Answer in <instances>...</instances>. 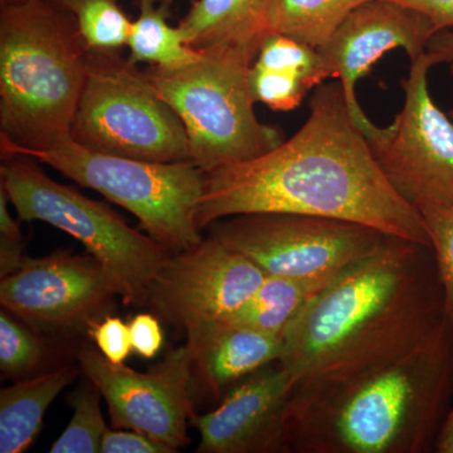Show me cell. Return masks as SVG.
<instances>
[{"mask_svg":"<svg viewBox=\"0 0 453 453\" xmlns=\"http://www.w3.org/2000/svg\"><path fill=\"white\" fill-rule=\"evenodd\" d=\"M309 107L308 120L288 142L205 173L199 228L240 214H305L431 246L421 213L381 172L340 82L316 88Z\"/></svg>","mask_w":453,"mask_h":453,"instance_id":"obj_1","label":"cell"},{"mask_svg":"<svg viewBox=\"0 0 453 453\" xmlns=\"http://www.w3.org/2000/svg\"><path fill=\"white\" fill-rule=\"evenodd\" d=\"M445 320L432 247L387 235L288 327L279 363L297 383L342 380L407 356Z\"/></svg>","mask_w":453,"mask_h":453,"instance_id":"obj_2","label":"cell"},{"mask_svg":"<svg viewBox=\"0 0 453 453\" xmlns=\"http://www.w3.org/2000/svg\"><path fill=\"white\" fill-rule=\"evenodd\" d=\"M453 403V325L395 362L297 383L285 453H431Z\"/></svg>","mask_w":453,"mask_h":453,"instance_id":"obj_3","label":"cell"},{"mask_svg":"<svg viewBox=\"0 0 453 453\" xmlns=\"http://www.w3.org/2000/svg\"><path fill=\"white\" fill-rule=\"evenodd\" d=\"M0 7V146L50 148L71 138L88 47L58 0Z\"/></svg>","mask_w":453,"mask_h":453,"instance_id":"obj_4","label":"cell"},{"mask_svg":"<svg viewBox=\"0 0 453 453\" xmlns=\"http://www.w3.org/2000/svg\"><path fill=\"white\" fill-rule=\"evenodd\" d=\"M198 50L190 64L144 71L183 122L192 162L211 173L281 144V130L259 121L253 109L250 71L256 57L228 47Z\"/></svg>","mask_w":453,"mask_h":453,"instance_id":"obj_5","label":"cell"},{"mask_svg":"<svg viewBox=\"0 0 453 453\" xmlns=\"http://www.w3.org/2000/svg\"><path fill=\"white\" fill-rule=\"evenodd\" d=\"M3 157H27L95 190L138 219L140 228L173 253L202 242L198 205L205 173L193 162L157 163L89 150L65 140L47 149L0 146Z\"/></svg>","mask_w":453,"mask_h":453,"instance_id":"obj_6","label":"cell"},{"mask_svg":"<svg viewBox=\"0 0 453 453\" xmlns=\"http://www.w3.org/2000/svg\"><path fill=\"white\" fill-rule=\"evenodd\" d=\"M4 159L0 188L19 219L41 220L70 234L109 271L124 305H146L155 277L173 252L127 225L105 203L50 179L31 157Z\"/></svg>","mask_w":453,"mask_h":453,"instance_id":"obj_7","label":"cell"},{"mask_svg":"<svg viewBox=\"0 0 453 453\" xmlns=\"http://www.w3.org/2000/svg\"><path fill=\"white\" fill-rule=\"evenodd\" d=\"M71 139L98 153L157 163L192 162L183 122L145 73L118 52L88 50Z\"/></svg>","mask_w":453,"mask_h":453,"instance_id":"obj_8","label":"cell"},{"mask_svg":"<svg viewBox=\"0 0 453 453\" xmlns=\"http://www.w3.org/2000/svg\"><path fill=\"white\" fill-rule=\"evenodd\" d=\"M210 234L266 276H335L386 241L378 229L348 220L292 213H250L211 223Z\"/></svg>","mask_w":453,"mask_h":453,"instance_id":"obj_9","label":"cell"},{"mask_svg":"<svg viewBox=\"0 0 453 453\" xmlns=\"http://www.w3.org/2000/svg\"><path fill=\"white\" fill-rule=\"evenodd\" d=\"M427 53L411 61L402 80L404 105L392 125L366 136L389 183L418 208L427 203L453 205V120L434 103Z\"/></svg>","mask_w":453,"mask_h":453,"instance_id":"obj_10","label":"cell"},{"mask_svg":"<svg viewBox=\"0 0 453 453\" xmlns=\"http://www.w3.org/2000/svg\"><path fill=\"white\" fill-rule=\"evenodd\" d=\"M116 296L115 280L89 253L28 257L0 281L2 309L42 335L88 334Z\"/></svg>","mask_w":453,"mask_h":453,"instance_id":"obj_11","label":"cell"},{"mask_svg":"<svg viewBox=\"0 0 453 453\" xmlns=\"http://www.w3.org/2000/svg\"><path fill=\"white\" fill-rule=\"evenodd\" d=\"M77 360L82 374L105 398L112 428L140 432L174 452L189 445L188 422L196 414L189 395L192 353L187 344L170 350L146 372L113 365L91 347L80 349Z\"/></svg>","mask_w":453,"mask_h":453,"instance_id":"obj_12","label":"cell"},{"mask_svg":"<svg viewBox=\"0 0 453 453\" xmlns=\"http://www.w3.org/2000/svg\"><path fill=\"white\" fill-rule=\"evenodd\" d=\"M266 273L213 235L173 253L155 277L148 303L157 318L184 332L242 308Z\"/></svg>","mask_w":453,"mask_h":453,"instance_id":"obj_13","label":"cell"},{"mask_svg":"<svg viewBox=\"0 0 453 453\" xmlns=\"http://www.w3.org/2000/svg\"><path fill=\"white\" fill-rule=\"evenodd\" d=\"M434 33L437 29L421 13L388 0H371L351 12L332 37L319 47L327 76L339 80L349 111L365 136L377 125L359 105L357 81L390 50L402 49L411 61L418 58L426 53Z\"/></svg>","mask_w":453,"mask_h":453,"instance_id":"obj_14","label":"cell"},{"mask_svg":"<svg viewBox=\"0 0 453 453\" xmlns=\"http://www.w3.org/2000/svg\"><path fill=\"white\" fill-rule=\"evenodd\" d=\"M253 372L216 410L195 416L198 453H285L286 422L297 380L279 362Z\"/></svg>","mask_w":453,"mask_h":453,"instance_id":"obj_15","label":"cell"},{"mask_svg":"<svg viewBox=\"0 0 453 453\" xmlns=\"http://www.w3.org/2000/svg\"><path fill=\"white\" fill-rule=\"evenodd\" d=\"M192 353L193 380L214 398L253 372L280 362L285 338L258 332L232 321H210L188 330Z\"/></svg>","mask_w":453,"mask_h":453,"instance_id":"obj_16","label":"cell"},{"mask_svg":"<svg viewBox=\"0 0 453 453\" xmlns=\"http://www.w3.org/2000/svg\"><path fill=\"white\" fill-rule=\"evenodd\" d=\"M327 79L318 49L280 33H271L264 41L250 71L256 103L275 111L296 109L311 89Z\"/></svg>","mask_w":453,"mask_h":453,"instance_id":"obj_17","label":"cell"},{"mask_svg":"<svg viewBox=\"0 0 453 453\" xmlns=\"http://www.w3.org/2000/svg\"><path fill=\"white\" fill-rule=\"evenodd\" d=\"M275 0H196L179 23L187 43L195 50L228 47L257 57L271 35Z\"/></svg>","mask_w":453,"mask_h":453,"instance_id":"obj_18","label":"cell"},{"mask_svg":"<svg viewBox=\"0 0 453 453\" xmlns=\"http://www.w3.org/2000/svg\"><path fill=\"white\" fill-rule=\"evenodd\" d=\"M81 372L80 365H62L0 390V452L29 449L50 405Z\"/></svg>","mask_w":453,"mask_h":453,"instance_id":"obj_19","label":"cell"},{"mask_svg":"<svg viewBox=\"0 0 453 453\" xmlns=\"http://www.w3.org/2000/svg\"><path fill=\"white\" fill-rule=\"evenodd\" d=\"M336 276H266L251 299L225 320L285 338L288 327Z\"/></svg>","mask_w":453,"mask_h":453,"instance_id":"obj_20","label":"cell"},{"mask_svg":"<svg viewBox=\"0 0 453 453\" xmlns=\"http://www.w3.org/2000/svg\"><path fill=\"white\" fill-rule=\"evenodd\" d=\"M136 5L139 16L127 41L130 62L175 68L198 58L199 50L187 43L180 28L170 26L172 0H136Z\"/></svg>","mask_w":453,"mask_h":453,"instance_id":"obj_21","label":"cell"},{"mask_svg":"<svg viewBox=\"0 0 453 453\" xmlns=\"http://www.w3.org/2000/svg\"><path fill=\"white\" fill-rule=\"evenodd\" d=\"M366 2L371 0H275L271 32L319 49L351 12Z\"/></svg>","mask_w":453,"mask_h":453,"instance_id":"obj_22","label":"cell"},{"mask_svg":"<svg viewBox=\"0 0 453 453\" xmlns=\"http://www.w3.org/2000/svg\"><path fill=\"white\" fill-rule=\"evenodd\" d=\"M76 20L86 47L92 52H118L127 46L133 22L118 0H58Z\"/></svg>","mask_w":453,"mask_h":453,"instance_id":"obj_23","label":"cell"},{"mask_svg":"<svg viewBox=\"0 0 453 453\" xmlns=\"http://www.w3.org/2000/svg\"><path fill=\"white\" fill-rule=\"evenodd\" d=\"M49 344L42 334L22 323L7 310L0 311V372L3 380H23L41 374Z\"/></svg>","mask_w":453,"mask_h":453,"instance_id":"obj_24","label":"cell"},{"mask_svg":"<svg viewBox=\"0 0 453 453\" xmlns=\"http://www.w3.org/2000/svg\"><path fill=\"white\" fill-rule=\"evenodd\" d=\"M100 390L91 380L80 384L68 395L73 414L64 434L50 446V453H98L107 428L101 411Z\"/></svg>","mask_w":453,"mask_h":453,"instance_id":"obj_25","label":"cell"},{"mask_svg":"<svg viewBox=\"0 0 453 453\" xmlns=\"http://www.w3.org/2000/svg\"><path fill=\"white\" fill-rule=\"evenodd\" d=\"M425 220L445 295L446 319L453 325V205L427 203L417 208Z\"/></svg>","mask_w":453,"mask_h":453,"instance_id":"obj_26","label":"cell"},{"mask_svg":"<svg viewBox=\"0 0 453 453\" xmlns=\"http://www.w3.org/2000/svg\"><path fill=\"white\" fill-rule=\"evenodd\" d=\"M88 336L94 340L100 353L113 365H124L133 351L129 324L124 323L120 318L105 316L91 325Z\"/></svg>","mask_w":453,"mask_h":453,"instance_id":"obj_27","label":"cell"},{"mask_svg":"<svg viewBox=\"0 0 453 453\" xmlns=\"http://www.w3.org/2000/svg\"><path fill=\"white\" fill-rule=\"evenodd\" d=\"M131 347L140 357L153 359L163 347L164 335L159 318L150 312L134 316L129 324Z\"/></svg>","mask_w":453,"mask_h":453,"instance_id":"obj_28","label":"cell"},{"mask_svg":"<svg viewBox=\"0 0 453 453\" xmlns=\"http://www.w3.org/2000/svg\"><path fill=\"white\" fill-rule=\"evenodd\" d=\"M101 453H175L170 447L136 431L109 429L101 443Z\"/></svg>","mask_w":453,"mask_h":453,"instance_id":"obj_29","label":"cell"},{"mask_svg":"<svg viewBox=\"0 0 453 453\" xmlns=\"http://www.w3.org/2000/svg\"><path fill=\"white\" fill-rule=\"evenodd\" d=\"M428 18L437 32L453 28V0H388Z\"/></svg>","mask_w":453,"mask_h":453,"instance_id":"obj_30","label":"cell"},{"mask_svg":"<svg viewBox=\"0 0 453 453\" xmlns=\"http://www.w3.org/2000/svg\"><path fill=\"white\" fill-rule=\"evenodd\" d=\"M426 53L432 59L434 65L440 64L453 65V31L443 29V31L434 33L431 40L428 41Z\"/></svg>","mask_w":453,"mask_h":453,"instance_id":"obj_31","label":"cell"},{"mask_svg":"<svg viewBox=\"0 0 453 453\" xmlns=\"http://www.w3.org/2000/svg\"><path fill=\"white\" fill-rule=\"evenodd\" d=\"M434 452L453 453V403L447 413L442 427H441Z\"/></svg>","mask_w":453,"mask_h":453,"instance_id":"obj_32","label":"cell"},{"mask_svg":"<svg viewBox=\"0 0 453 453\" xmlns=\"http://www.w3.org/2000/svg\"><path fill=\"white\" fill-rule=\"evenodd\" d=\"M27 2V0H0V5L17 4V3Z\"/></svg>","mask_w":453,"mask_h":453,"instance_id":"obj_33","label":"cell"},{"mask_svg":"<svg viewBox=\"0 0 453 453\" xmlns=\"http://www.w3.org/2000/svg\"><path fill=\"white\" fill-rule=\"evenodd\" d=\"M449 73H451L452 77H453V65H451V68H449ZM449 118H451L453 120V110H451V111L449 112Z\"/></svg>","mask_w":453,"mask_h":453,"instance_id":"obj_34","label":"cell"},{"mask_svg":"<svg viewBox=\"0 0 453 453\" xmlns=\"http://www.w3.org/2000/svg\"><path fill=\"white\" fill-rule=\"evenodd\" d=\"M190 2L195 3V2H196V0H190Z\"/></svg>","mask_w":453,"mask_h":453,"instance_id":"obj_35","label":"cell"}]
</instances>
